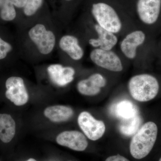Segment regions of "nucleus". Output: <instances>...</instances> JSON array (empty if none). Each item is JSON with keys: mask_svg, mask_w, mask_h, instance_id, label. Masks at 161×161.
<instances>
[{"mask_svg": "<svg viewBox=\"0 0 161 161\" xmlns=\"http://www.w3.org/2000/svg\"><path fill=\"white\" fill-rule=\"evenodd\" d=\"M16 124L11 115L0 114V140L7 143L11 142L15 134Z\"/></svg>", "mask_w": 161, "mask_h": 161, "instance_id": "obj_16", "label": "nucleus"}, {"mask_svg": "<svg viewBox=\"0 0 161 161\" xmlns=\"http://www.w3.org/2000/svg\"><path fill=\"white\" fill-rule=\"evenodd\" d=\"M93 29L95 36L89 39L88 43L94 48L109 50L114 49L118 45L119 37L117 35L103 29L95 22Z\"/></svg>", "mask_w": 161, "mask_h": 161, "instance_id": "obj_10", "label": "nucleus"}, {"mask_svg": "<svg viewBox=\"0 0 161 161\" xmlns=\"http://www.w3.org/2000/svg\"><path fill=\"white\" fill-rule=\"evenodd\" d=\"M26 161H37L36 160H35V159L34 158H30L29 159L27 160Z\"/></svg>", "mask_w": 161, "mask_h": 161, "instance_id": "obj_25", "label": "nucleus"}, {"mask_svg": "<svg viewBox=\"0 0 161 161\" xmlns=\"http://www.w3.org/2000/svg\"><path fill=\"white\" fill-rule=\"evenodd\" d=\"M56 142L60 146L77 151H84L88 145L85 136L78 131L61 132L57 136Z\"/></svg>", "mask_w": 161, "mask_h": 161, "instance_id": "obj_12", "label": "nucleus"}, {"mask_svg": "<svg viewBox=\"0 0 161 161\" xmlns=\"http://www.w3.org/2000/svg\"><path fill=\"white\" fill-rule=\"evenodd\" d=\"M59 46L63 51L74 60H79L83 58L84 51L79 44L78 38L72 35H66L61 38Z\"/></svg>", "mask_w": 161, "mask_h": 161, "instance_id": "obj_14", "label": "nucleus"}, {"mask_svg": "<svg viewBox=\"0 0 161 161\" xmlns=\"http://www.w3.org/2000/svg\"><path fill=\"white\" fill-rule=\"evenodd\" d=\"M105 161H130L124 157L120 155H114L110 156Z\"/></svg>", "mask_w": 161, "mask_h": 161, "instance_id": "obj_23", "label": "nucleus"}, {"mask_svg": "<svg viewBox=\"0 0 161 161\" xmlns=\"http://www.w3.org/2000/svg\"><path fill=\"white\" fill-rule=\"evenodd\" d=\"M7 90L6 98L17 106H21L27 103L29 95L24 85L23 78L12 77L7 79L6 82Z\"/></svg>", "mask_w": 161, "mask_h": 161, "instance_id": "obj_9", "label": "nucleus"}, {"mask_svg": "<svg viewBox=\"0 0 161 161\" xmlns=\"http://www.w3.org/2000/svg\"><path fill=\"white\" fill-rule=\"evenodd\" d=\"M78 125L89 139L97 141L102 137L106 130L103 121L95 119L90 113L81 112L78 119Z\"/></svg>", "mask_w": 161, "mask_h": 161, "instance_id": "obj_8", "label": "nucleus"}, {"mask_svg": "<svg viewBox=\"0 0 161 161\" xmlns=\"http://www.w3.org/2000/svg\"><path fill=\"white\" fill-rule=\"evenodd\" d=\"M14 5V6L18 7V8H24L26 5L27 0H9Z\"/></svg>", "mask_w": 161, "mask_h": 161, "instance_id": "obj_22", "label": "nucleus"}, {"mask_svg": "<svg viewBox=\"0 0 161 161\" xmlns=\"http://www.w3.org/2000/svg\"><path fill=\"white\" fill-rule=\"evenodd\" d=\"M12 48L11 45L9 43L0 38V60L6 58L8 53L11 51Z\"/></svg>", "mask_w": 161, "mask_h": 161, "instance_id": "obj_21", "label": "nucleus"}, {"mask_svg": "<svg viewBox=\"0 0 161 161\" xmlns=\"http://www.w3.org/2000/svg\"><path fill=\"white\" fill-rule=\"evenodd\" d=\"M106 78L100 73L92 74L86 79L80 80L77 84L78 92L81 95L94 96L98 95L102 89L106 86Z\"/></svg>", "mask_w": 161, "mask_h": 161, "instance_id": "obj_11", "label": "nucleus"}, {"mask_svg": "<svg viewBox=\"0 0 161 161\" xmlns=\"http://www.w3.org/2000/svg\"><path fill=\"white\" fill-rule=\"evenodd\" d=\"M47 71L50 80L58 86H65L74 80L75 70L72 67L53 64L48 67Z\"/></svg>", "mask_w": 161, "mask_h": 161, "instance_id": "obj_13", "label": "nucleus"}, {"mask_svg": "<svg viewBox=\"0 0 161 161\" xmlns=\"http://www.w3.org/2000/svg\"><path fill=\"white\" fill-rule=\"evenodd\" d=\"M112 108V113L120 119L130 118L138 115L137 107L130 100L120 101L115 103Z\"/></svg>", "mask_w": 161, "mask_h": 161, "instance_id": "obj_17", "label": "nucleus"}, {"mask_svg": "<svg viewBox=\"0 0 161 161\" xmlns=\"http://www.w3.org/2000/svg\"><path fill=\"white\" fill-rule=\"evenodd\" d=\"M147 35L143 29L136 27L128 32L119 42L120 53L128 61L137 64L141 61L142 48L147 41Z\"/></svg>", "mask_w": 161, "mask_h": 161, "instance_id": "obj_4", "label": "nucleus"}, {"mask_svg": "<svg viewBox=\"0 0 161 161\" xmlns=\"http://www.w3.org/2000/svg\"><path fill=\"white\" fill-rule=\"evenodd\" d=\"M16 16V12L14 6L9 0H5L0 11L1 19L5 21H11L14 19Z\"/></svg>", "mask_w": 161, "mask_h": 161, "instance_id": "obj_19", "label": "nucleus"}, {"mask_svg": "<svg viewBox=\"0 0 161 161\" xmlns=\"http://www.w3.org/2000/svg\"><path fill=\"white\" fill-rule=\"evenodd\" d=\"M128 88L133 99L145 102L155 98L159 90V84L157 78L153 75L139 74L130 78Z\"/></svg>", "mask_w": 161, "mask_h": 161, "instance_id": "obj_3", "label": "nucleus"}, {"mask_svg": "<svg viewBox=\"0 0 161 161\" xmlns=\"http://www.w3.org/2000/svg\"><path fill=\"white\" fill-rule=\"evenodd\" d=\"M44 115L53 122H62L69 120L74 115V111L69 107L56 105L47 107Z\"/></svg>", "mask_w": 161, "mask_h": 161, "instance_id": "obj_15", "label": "nucleus"}, {"mask_svg": "<svg viewBox=\"0 0 161 161\" xmlns=\"http://www.w3.org/2000/svg\"><path fill=\"white\" fill-rule=\"evenodd\" d=\"M43 0H27L24 6V14L27 16H31L36 12L43 4Z\"/></svg>", "mask_w": 161, "mask_h": 161, "instance_id": "obj_20", "label": "nucleus"}, {"mask_svg": "<svg viewBox=\"0 0 161 161\" xmlns=\"http://www.w3.org/2000/svg\"><path fill=\"white\" fill-rule=\"evenodd\" d=\"M92 62L96 66L109 71L120 72L124 69V62L128 61L119 52L114 49L103 50L94 48L90 54Z\"/></svg>", "mask_w": 161, "mask_h": 161, "instance_id": "obj_5", "label": "nucleus"}, {"mask_svg": "<svg viewBox=\"0 0 161 161\" xmlns=\"http://www.w3.org/2000/svg\"><path fill=\"white\" fill-rule=\"evenodd\" d=\"M158 131L157 126L152 121L146 123L139 129L130 142V153L134 158L141 159L149 154L155 144Z\"/></svg>", "mask_w": 161, "mask_h": 161, "instance_id": "obj_2", "label": "nucleus"}, {"mask_svg": "<svg viewBox=\"0 0 161 161\" xmlns=\"http://www.w3.org/2000/svg\"><path fill=\"white\" fill-rule=\"evenodd\" d=\"M159 161H161V158H160L159 160Z\"/></svg>", "mask_w": 161, "mask_h": 161, "instance_id": "obj_26", "label": "nucleus"}, {"mask_svg": "<svg viewBox=\"0 0 161 161\" xmlns=\"http://www.w3.org/2000/svg\"><path fill=\"white\" fill-rule=\"evenodd\" d=\"M142 119L140 115L121 119L119 124V130L121 133L126 136L134 135L139 129Z\"/></svg>", "mask_w": 161, "mask_h": 161, "instance_id": "obj_18", "label": "nucleus"}, {"mask_svg": "<svg viewBox=\"0 0 161 161\" xmlns=\"http://www.w3.org/2000/svg\"><path fill=\"white\" fill-rule=\"evenodd\" d=\"M28 34L41 53L48 54L53 49L56 43L55 35L53 32L47 30L43 24L33 26L30 30Z\"/></svg>", "mask_w": 161, "mask_h": 161, "instance_id": "obj_7", "label": "nucleus"}, {"mask_svg": "<svg viewBox=\"0 0 161 161\" xmlns=\"http://www.w3.org/2000/svg\"><path fill=\"white\" fill-rule=\"evenodd\" d=\"M66 1H71V0H66Z\"/></svg>", "mask_w": 161, "mask_h": 161, "instance_id": "obj_27", "label": "nucleus"}, {"mask_svg": "<svg viewBox=\"0 0 161 161\" xmlns=\"http://www.w3.org/2000/svg\"><path fill=\"white\" fill-rule=\"evenodd\" d=\"M161 9V0H137L136 6L139 22L138 27L152 26L158 21Z\"/></svg>", "mask_w": 161, "mask_h": 161, "instance_id": "obj_6", "label": "nucleus"}, {"mask_svg": "<svg viewBox=\"0 0 161 161\" xmlns=\"http://www.w3.org/2000/svg\"><path fill=\"white\" fill-rule=\"evenodd\" d=\"M91 12L95 23L119 37L123 36L128 32L137 27L132 20L123 19L116 9L108 3H94Z\"/></svg>", "mask_w": 161, "mask_h": 161, "instance_id": "obj_1", "label": "nucleus"}, {"mask_svg": "<svg viewBox=\"0 0 161 161\" xmlns=\"http://www.w3.org/2000/svg\"><path fill=\"white\" fill-rule=\"evenodd\" d=\"M4 1H5V0H0V8H1L2 6H3Z\"/></svg>", "mask_w": 161, "mask_h": 161, "instance_id": "obj_24", "label": "nucleus"}]
</instances>
